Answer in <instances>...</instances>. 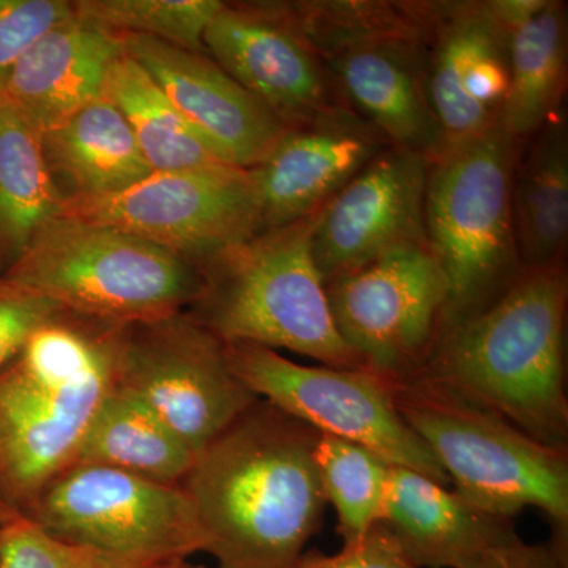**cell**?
I'll return each instance as SVG.
<instances>
[{
  "label": "cell",
  "instance_id": "9",
  "mask_svg": "<svg viewBox=\"0 0 568 568\" xmlns=\"http://www.w3.org/2000/svg\"><path fill=\"white\" fill-rule=\"evenodd\" d=\"M115 386L149 407L194 455L257 402L226 345L189 313L123 325Z\"/></svg>",
  "mask_w": 568,
  "mask_h": 568
},
{
  "label": "cell",
  "instance_id": "26",
  "mask_svg": "<svg viewBox=\"0 0 568 568\" xmlns=\"http://www.w3.org/2000/svg\"><path fill=\"white\" fill-rule=\"evenodd\" d=\"M194 458L149 407L115 386L93 418L77 463L114 467L182 487Z\"/></svg>",
  "mask_w": 568,
  "mask_h": 568
},
{
  "label": "cell",
  "instance_id": "7",
  "mask_svg": "<svg viewBox=\"0 0 568 568\" xmlns=\"http://www.w3.org/2000/svg\"><path fill=\"white\" fill-rule=\"evenodd\" d=\"M523 145L497 122L432 162L425 230L447 283L440 334L487 308L521 274L511 186Z\"/></svg>",
  "mask_w": 568,
  "mask_h": 568
},
{
  "label": "cell",
  "instance_id": "16",
  "mask_svg": "<svg viewBox=\"0 0 568 568\" xmlns=\"http://www.w3.org/2000/svg\"><path fill=\"white\" fill-rule=\"evenodd\" d=\"M123 52L151 74L194 132L216 155L241 170L263 162L287 126L205 52L121 37Z\"/></svg>",
  "mask_w": 568,
  "mask_h": 568
},
{
  "label": "cell",
  "instance_id": "18",
  "mask_svg": "<svg viewBox=\"0 0 568 568\" xmlns=\"http://www.w3.org/2000/svg\"><path fill=\"white\" fill-rule=\"evenodd\" d=\"M424 41H364L336 51L324 63L346 106L392 148L435 162L443 155L444 140L426 91Z\"/></svg>",
  "mask_w": 568,
  "mask_h": 568
},
{
  "label": "cell",
  "instance_id": "24",
  "mask_svg": "<svg viewBox=\"0 0 568 568\" xmlns=\"http://www.w3.org/2000/svg\"><path fill=\"white\" fill-rule=\"evenodd\" d=\"M62 201L41 134L0 95V260L7 267L58 219Z\"/></svg>",
  "mask_w": 568,
  "mask_h": 568
},
{
  "label": "cell",
  "instance_id": "11",
  "mask_svg": "<svg viewBox=\"0 0 568 568\" xmlns=\"http://www.w3.org/2000/svg\"><path fill=\"white\" fill-rule=\"evenodd\" d=\"M325 291L336 331L365 369L395 384L424 372L447 304L446 276L428 242L381 254Z\"/></svg>",
  "mask_w": 568,
  "mask_h": 568
},
{
  "label": "cell",
  "instance_id": "22",
  "mask_svg": "<svg viewBox=\"0 0 568 568\" xmlns=\"http://www.w3.org/2000/svg\"><path fill=\"white\" fill-rule=\"evenodd\" d=\"M507 33L508 89L499 123L525 144L558 114L566 92L567 3L541 0Z\"/></svg>",
  "mask_w": 568,
  "mask_h": 568
},
{
  "label": "cell",
  "instance_id": "20",
  "mask_svg": "<svg viewBox=\"0 0 568 568\" xmlns=\"http://www.w3.org/2000/svg\"><path fill=\"white\" fill-rule=\"evenodd\" d=\"M122 52L121 37L74 14L22 55L0 95L37 132H51L102 99L108 70Z\"/></svg>",
  "mask_w": 568,
  "mask_h": 568
},
{
  "label": "cell",
  "instance_id": "21",
  "mask_svg": "<svg viewBox=\"0 0 568 568\" xmlns=\"http://www.w3.org/2000/svg\"><path fill=\"white\" fill-rule=\"evenodd\" d=\"M41 142L63 200L119 193L152 174L129 122L104 97L41 134Z\"/></svg>",
  "mask_w": 568,
  "mask_h": 568
},
{
  "label": "cell",
  "instance_id": "23",
  "mask_svg": "<svg viewBox=\"0 0 568 568\" xmlns=\"http://www.w3.org/2000/svg\"><path fill=\"white\" fill-rule=\"evenodd\" d=\"M519 153L511 186L521 268L564 263L568 239V130L560 111Z\"/></svg>",
  "mask_w": 568,
  "mask_h": 568
},
{
  "label": "cell",
  "instance_id": "3",
  "mask_svg": "<svg viewBox=\"0 0 568 568\" xmlns=\"http://www.w3.org/2000/svg\"><path fill=\"white\" fill-rule=\"evenodd\" d=\"M122 327L61 310L0 373V503L28 510L77 463L114 390Z\"/></svg>",
  "mask_w": 568,
  "mask_h": 568
},
{
  "label": "cell",
  "instance_id": "1",
  "mask_svg": "<svg viewBox=\"0 0 568 568\" xmlns=\"http://www.w3.org/2000/svg\"><path fill=\"white\" fill-rule=\"evenodd\" d=\"M321 433L257 399L196 455L183 480L220 568H293L323 526Z\"/></svg>",
  "mask_w": 568,
  "mask_h": 568
},
{
  "label": "cell",
  "instance_id": "19",
  "mask_svg": "<svg viewBox=\"0 0 568 568\" xmlns=\"http://www.w3.org/2000/svg\"><path fill=\"white\" fill-rule=\"evenodd\" d=\"M381 523L418 568H473L519 538L514 519L489 515L447 485L392 466Z\"/></svg>",
  "mask_w": 568,
  "mask_h": 568
},
{
  "label": "cell",
  "instance_id": "17",
  "mask_svg": "<svg viewBox=\"0 0 568 568\" xmlns=\"http://www.w3.org/2000/svg\"><path fill=\"white\" fill-rule=\"evenodd\" d=\"M390 144L347 106L287 129L248 171L264 230L320 211Z\"/></svg>",
  "mask_w": 568,
  "mask_h": 568
},
{
  "label": "cell",
  "instance_id": "15",
  "mask_svg": "<svg viewBox=\"0 0 568 568\" xmlns=\"http://www.w3.org/2000/svg\"><path fill=\"white\" fill-rule=\"evenodd\" d=\"M507 36L493 0L435 3L424 41L425 80L444 152L499 122L508 89Z\"/></svg>",
  "mask_w": 568,
  "mask_h": 568
},
{
  "label": "cell",
  "instance_id": "4",
  "mask_svg": "<svg viewBox=\"0 0 568 568\" xmlns=\"http://www.w3.org/2000/svg\"><path fill=\"white\" fill-rule=\"evenodd\" d=\"M317 212L207 257L185 312L223 343L287 349L332 368H364L336 331L313 257Z\"/></svg>",
  "mask_w": 568,
  "mask_h": 568
},
{
  "label": "cell",
  "instance_id": "35",
  "mask_svg": "<svg viewBox=\"0 0 568 568\" xmlns=\"http://www.w3.org/2000/svg\"><path fill=\"white\" fill-rule=\"evenodd\" d=\"M142 568H204L201 566H193L186 559H173V560H164V562L152 564V566L142 567Z\"/></svg>",
  "mask_w": 568,
  "mask_h": 568
},
{
  "label": "cell",
  "instance_id": "13",
  "mask_svg": "<svg viewBox=\"0 0 568 568\" xmlns=\"http://www.w3.org/2000/svg\"><path fill=\"white\" fill-rule=\"evenodd\" d=\"M204 48L287 129L346 106L282 3H224L205 29Z\"/></svg>",
  "mask_w": 568,
  "mask_h": 568
},
{
  "label": "cell",
  "instance_id": "14",
  "mask_svg": "<svg viewBox=\"0 0 568 568\" xmlns=\"http://www.w3.org/2000/svg\"><path fill=\"white\" fill-rule=\"evenodd\" d=\"M432 160L387 148L317 212L312 252L324 284L398 246L425 244Z\"/></svg>",
  "mask_w": 568,
  "mask_h": 568
},
{
  "label": "cell",
  "instance_id": "31",
  "mask_svg": "<svg viewBox=\"0 0 568 568\" xmlns=\"http://www.w3.org/2000/svg\"><path fill=\"white\" fill-rule=\"evenodd\" d=\"M74 14L65 0H0V93L22 55Z\"/></svg>",
  "mask_w": 568,
  "mask_h": 568
},
{
  "label": "cell",
  "instance_id": "5",
  "mask_svg": "<svg viewBox=\"0 0 568 568\" xmlns=\"http://www.w3.org/2000/svg\"><path fill=\"white\" fill-rule=\"evenodd\" d=\"M395 402L463 499L507 519L538 508L551 521V540L567 548V448L540 443L425 377L395 384Z\"/></svg>",
  "mask_w": 568,
  "mask_h": 568
},
{
  "label": "cell",
  "instance_id": "30",
  "mask_svg": "<svg viewBox=\"0 0 568 568\" xmlns=\"http://www.w3.org/2000/svg\"><path fill=\"white\" fill-rule=\"evenodd\" d=\"M58 540L17 508L0 503V568H142Z\"/></svg>",
  "mask_w": 568,
  "mask_h": 568
},
{
  "label": "cell",
  "instance_id": "2",
  "mask_svg": "<svg viewBox=\"0 0 568 568\" xmlns=\"http://www.w3.org/2000/svg\"><path fill=\"white\" fill-rule=\"evenodd\" d=\"M567 302L564 263L523 268L487 308L440 334L417 377L567 448Z\"/></svg>",
  "mask_w": 568,
  "mask_h": 568
},
{
  "label": "cell",
  "instance_id": "8",
  "mask_svg": "<svg viewBox=\"0 0 568 568\" xmlns=\"http://www.w3.org/2000/svg\"><path fill=\"white\" fill-rule=\"evenodd\" d=\"M22 514L58 540L136 566L205 548L185 489L92 463L67 467Z\"/></svg>",
  "mask_w": 568,
  "mask_h": 568
},
{
  "label": "cell",
  "instance_id": "32",
  "mask_svg": "<svg viewBox=\"0 0 568 568\" xmlns=\"http://www.w3.org/2000/svg\"><path fill=\"white\" fill-rule=\"evenodd\" d=\"M293 568H418L384 523H377L365 536L343 544L335 555L306 551Z\"/></svg>",
  "mask_w": 568,
  "mask_h": 568
},
{
  "label": "cell",
  "instance_id": "29",
  "mask_svg": "<svg viewBox=\"0 0 568 568\" xmlns=\"http://www.w3.org/2000/svg\"><path fill=\"white\" fill-rule=\"evenodd\" d=\"M77 17L118 37L140 36L205 52L204 32L220 0H81Z\"/></svg>",
  "mask_w": 568,
  "mask_h": 568
},
{
  "label": "cell",
  "instance_id": "6",
  "mask_svg": "<svg viewBox=\"0 0 568 568\" xmlns=\"http://www.w3.org/2000/svg\"><path fill=\"white\" fill-rule=\"evenodd\" d=\"M0 278L73 315L118 325L183 312L201 286L200 265L170 250L59 216Z\"/></svg>",
  "mask_w": 568,
  "mask_h": 568
},
{
  "label": "cell",
  "instance_id": "10",
  "mask_svg": "<svg viewBox=\"0 0 568 568\" xmlns=\"http://www.w3.org/2000/svg\"><path fill=\"white\" fill-rule=\"evenodd\" d=\"M250 392L323 435L361 444L390 463L450 484L395 402V383L365 368L295 364L271 347L224 343Z\"/></svg>",
  "mask_w": 568,
  "mask_h": 568
},
{
  "label": "cell",
  "instance_id": "33",
  "mask_svg": "<svg viewBox=\"0 0 568 568\" xmlns=\"http://www.w3.org/2000/svg\"><path fill=\"white\" fill-rule=\"evenodd\" d=\"M61 310L0 278V373L21 353L32 332Z\"/></svg>",
  "mask_w": 568,
  "mask_h": 568
},
{
  "label": "cell",
  "instance_id": "27",
  "mask_svg": "<svg viewBox=\"0 0 568 568\" xmlns=\"http://www.w3.org/2000/svg\"><path fill=\"white\" fill-rule=\"evenodd\" d=\"M321 59L343 48L379 39L425 40L435 2L282 3Z\"/></svg>",
  "mask_w": 568,
  "mask_h": 568
},
{
  "label": "cell",
  "instance_id": "25",
  "mask_svg": "<svg viewBox=\"0 0 568 568\" xmlns=\"http://www.w3.org/2000/svg\"><path fill=\"white\" fill-rule=\"evenodd\" d=\"M103 97L129 122L152 173L231 166L194 132L151 74L125 52L111 63Z\"/></svg>",
  "mask_w": 568,
  "mask_h": 568
},
{
  "label": "cell",
  "instance_id": "28",
  "mask_svg": "<svg viewBox=\"0 0 568 568\" xmlns=\"http://www.w3.org/2000/svg\"><path fill=\"white\" fill-rule=\"evenodd\" d=\"M315 458L325 500L338 517L336 532L351 544L381 523L392 465L361 444L323 433Z\"/></svg>",
  "mask_w": 568,
  "mask_h": 568
},
{
  "label": "cell",
  "instance_id": "12",
  "mask_svg": "<svg viewBox=\"0 0 568 568\" xmlns=\"http://www.w3.org/2000/svg\"><path fill=\"white\" fill-rule=\"evenodd\" d=\"M58 216L132 234L197 265L264 230L248 171L235 166L152 173L119 193L65 197Z\"/></svg>",
  "mask_w": 568,
  "mask_h": 568
},
{
  "label": "cell",
  "instance_id": "34",
  "mask_svg": "<svg viewBox=\"0 0 568 568\" xmlns=\"http://www.w3.org/2000/svg\"><path fill=\"white\" fill-rule=\"evenodd\" d=\"M567 555L555 540L530 545L517 538L489 551L473 568H567Z\"/></svg>",
  "mask_w": 568,
  "mask_h": 568
}]
</instances>
